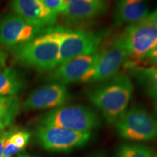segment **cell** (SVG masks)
<instances>
[{"mask_svg":"<svg viewBox=\"0 0 157 157\" xmlns=\"http://www.w3.org/2000/svg\"><path fill=\"white\" fill-rule=\"evenodd\" d=\"M127 57V52L116 39L111 48L99 53L95 63L79 78L78 82L94 84L113 77Z\"/></svg>","mask_w":157,"mask_h":157,"instance_id":"obj_8","label":"cell"},{"mask_svg":"<svg viewBox=\"0 0 157 157\" xmlns=\"http://www.w3.org/2000/svg\"><path fill=\"white\" fill-rule=\"evenodd\" d=\"M151 157H157V154H153Z\"/></svg>","mask_w":157,"mask_h":157,"instance_id":"obj_28","label":"cell"},{"mask_svg":"<svg viewBox=\"0 0 157 157\" xmlns=\"http://www.w3.org/2000/svg\"><path fill=\"white\" fill-rule=\"evenodd\" d=\"M133 93V84L127 74H117L87 92L90 101L101 111L109 124H116L126 112Z\"/></svg>","mask_w":157,"mask_h":157,"instance_id":"obj_1","label":"cell"},{"mask_svg":"<svg viewBox=\"0 0 157 157\" xmlns=\"http://www.w3.org/2000/svg\"><path fill=\"white\" fill-rule=\"evenodd\" d=\"M99 53L81 56L59 65L48 76V80L66 84L78 82L92 66L95 63Z\"/></svg>","mask_w":157,"mask_h":157,"instance_id":"obj_11","label":"cell"},{"mask_svg":"<svg viewBox=\"0 0 157 157\" xmlns=\"http://www.w3.org/2000/svg\"><path fill=\"white\" fill-rule=\"evenodd\" d=\"M7 140V135H3L0 136V157H2L4 148H5V143Z\"/></svg>","mask_w":157,"mask_h":157,"instance_id":"obj_23","label":"cell"},{"mask_svg":"<svg viewBox=\"0 0 157 157\" xmlns=\"http://www.w3.org/2000/svg\"><path fill=\"white\" fill-rule=\"evenodd\" d=\"M36 136L43 148L52 151H68L84 146L89 142L92 132H81L58 127L41 125Z\"/></svg>","mask_w":157,"mask_h":157,"instance_id":"obj_6","label":"cell"},{"mask_svg":"<svg viewBox=\"0 0 157 157\" xmlns=\"http://www.w3.org/2000/svg\"><path fill=\"white\" fill-rule=\"evenodd\" d=\"M70 99L68 90L64 84H47L34 90L23 103L25 110L55 109L63 105Z\"/></svg>","mask_w":157,"mask_h":157,"instance_id":"obj_10","label":"cell"},{"mask_svg":"<svg viewBox=\"0 0 157 157\" xmlns=\"http://www.w3.org/2000/svg\"><path fill=\"white\" fill-rule=\"evenodd\" d=\"M147 18L152 23H154L156 26H157V9L153 12L151 14H149L148 17Z\"/></svg>","mask_w":157,"mask_h":157,"instance_id":"obj_24","label":"cell"},{"mask_svg":"<svg viewBox=\"0 0 157 157\" xmlns=\"http://www.w3.org/2000/svg\"><path fill=\"white\" fill-rule=\"evenodd\" d=\"M29 137H30L29 133L21 131V132H17L12 135L8 139L10 140V142L18 147L20 149H22L27 144Z\"/></svg>","mask_w":157,"mask_h":157,"instance_id":"obj_20","label":"cell"},{"mask_svg":"<svg viewBox=\"0 0 157 157\" xmlns=\"http://www.w3.org/2000/svg\"><path fill=\"white\" fill-rule=\"evenodd\" d=\"M19 108L20 102L16 96L0 97V129L10 125L18 113Z\"/></svg>","mask_w":157,"mask_h":157,"instance_id":"obj_17","label":"cell"},{"mask_svg":"<svg viewBox=\"0 0 157 157\" xmlns=\"http://www.w3.org/2000/svg\"><path fill=\"white\" fill-rule=\"evenodd\" d=\"M6 58H7V56L5 52L0 51V68L4 67L6 63Z\"/></svg>","mask_w":157,"mask_h":157,"instance_id":"obj_25","label":"cell"},{"mask_svg":"<svg viewBox=\"0 0 157 157\" xmlns=\"http://www.w3.org/2000/svg\"><path fill=\"white\" fill-rule=\"evenodd\" d=\"M153 150L150 147L139 143L124 144L119 148L116 157H151Z\"/></svg>","mask_w":157,"mask_h":157,"instance_id":"obj_18","label":"cell"},{"mask_svg":"<svg viewBox=\"0 0 157 157\" xmlns=\"http://www.w3.org/2000/svg\"><path fill=\"white\" fill-rule=\"evenodd\" d=\"M117 40L128 56L141 60L157 44V26L146 18L129 25Z\"/></svg>","mask_w":157,"mask_h":157,"instance_id":"obj_5","label":"cell"},{"mask_svg":"<svg viewBox=\"0 0 157 157\" xmlns=\"http://www.w3.org/2000/svg\"><path fill=\"white\" fill-rule=\"evenodd\" d=\"M39 1H40V2H44V0H39Z\"/></svg>","mask_w":157,"mask_h":157,"instance_id":"obj_30","label":"cell"},{"mask_svg":"<svg viewBox=\"0 0 157 157\" xmlns=\"http://www.w3.org/2000/svg\"><path fill=\"white\" fill-rule=\"evenodd\" d=\"M119 136L135 141H149L157 137V122L146 109L133 105L115 124Z\"/></svg>","mask_w":157,"mask_h":157,"instance_id":"obj_4","label":"cell"},{"mask_svg":"<svg viewBox=\"0 0 157 157\" xmlns=\"http://www.w3.org/2000/svg\"><path fill=\"white\" fill-rule=\"evenodd\" d=\"M107 0H68L63 15L70 22H79L106 13Z\"/></svg>","mask_w":157,"mask_h":157,"instance_id":"obj_13","label":"cell"},{"mask_svg":"<svg viewBox=\"0 0 157 157\" xmlns=\"http://www.w3.org/2000/svg\"><path fill=\"white\" fill-rule=\"evenodd\" d=\"M11 8L26 22L44 29L53 25L58 17L39 0H12Z\"/></svg>","mask_w":157,"mask_h":157,"instance_id":"obj_12","label":"cell"},{"mask_svg":"<svg viewBox=\"0 0 157 157\" xmlns=\"http://www.w3.org/2000/svg\"><path fill=\"white\" fill-rule=\"evenodd\" d=\"M68 2V0H44L43 4L51 13L58 16L66 8Z\"/></svg>","mask_w":157,"mask_h":157,"instance_id":"obj_19","label":"cell"},{"mask_svg":"<svg viewBox=\"0 0 157 157\" xmlns=\"http://www.w3.org/2000/svg\"><path fill=\"white\" fill-rule=\"evenodd\" d=\"M101 41L102 36L98 33L66 29L60 43L58 66L78 56L96 54Z\"/></svg>","mask_w":157,"mask_h":157,"instance_id":"obj_7","label":"cell"},{"mask_svg":"<svg viewBox=\"0 0 157 157\" xmlns=\"http://www.w3.org/2000/svg\"><path fill=\"white\" fill-rule=\"evenodd\" d=\"M18 157H31V156H29V155H25V154H24V155H21V156H19Z\"/></svg>","mask_w":157,"mask_h":157,"instance_id":"obj_27","label":"cell"},{"mask_svg":"<svg viewBox=\"0 0 157 157\" xmlns=\"http://www.w3.org/2000/svg\"><path fill=\"white\" fill-rule=\"evenodd\" d=\"M66 29L56 27L45 29L41 34L17 49L18 63L39 71L53 70L58 66L62 37Z\"/></svg>","mask_w":157,"mask_h":157,"instance_id":"obj_2","label":"cell"},{"mask_svg":"<svg viewBox=\"0 0 157 157\" xmlns=\"http://www.w3.org/2000/svg\"><path fill=\"white\" fill-rule=\"evenodd\" d=\"M24 86V80L14 68L0 71V97L15 95Z\"/></svg>","mask_w":157,"mask_h":157,"instance_id":"obj_15","label":"cell"},{"mask_svg":"<svg viewBox=\"0 0 157 157\" xmlns=\"http://www.w3.org/2000/svg\"><path fill=\"white\" fill-rule=\"evenodd\" d=\"M99 157H103V156H99Z\"/></svg>","mask_w":157,"mask_h":157,"instance_id":"obj_31","label":"cell"},{"mask_svg":"<svg viewBox=\"0 0 157 157\" xmlns=\"http://www.w3.org/2000/svg\"><path fill=\"white\" fill-rule=\"evenodd\" d=\"M148 61H149V63H151L154 65H157V58L150 59V60H148Z\"/></svg>","mask_w":157,"mask_h":157,"instance_id":"obj_26","label":"cell"},{"mask_svg":"<svg viewBox=\"0 0 157 157\" xmlns=\"http://www.w3.org/2000/svg\"><path fill=\"white\" fill-rule=\"evenodd\" d=\"M149 9L146 0H117L113 13L116 25L133 24L146 19Z\"/></svg>","mask_w":157,"mask_h":157,"instance_id":"obj_14","label":"cell"},{"mask_svg":"<svg viewBox=\"0 0 157 157\" xmlns=\"http://www.w3.org/2000/svg\"><path fill=\"white\" fill-rule=\"evenodd\" d=\"M157 58V44L154 47V48H152L148 53L145 55L143 57L142 59H146V60H150V59L153 58Z\"/></svg>","mask_w":157,"mask_h":157,"instance_id":"obj_22","label":"cell"},{"mask_svg":"<svg viewBox=\"0 0 157 157\" xmlns=\"http://www.w3.org/2000/svg\"><path fill=\"white\" fill-rule=\"evenodd\" d=\"M133 76L146 93L157 102V68H138L133 72Z\"/></svg>","mask_w":157,"mask_h":157,"instance_id":"obj_16","label":"cell"},{"mask_svg":"<svg viewBox=\"0 0 157 157\" xmlns=\"http://www.w3.org/2000/svg\"><path fill=\"white\" fill-rule=\"evenodd\" d=\"M45 30L30 24L17 15H7L0 21V42L7 46L23 44Z\"/></svg>","mask_w":157,"mask_h":157,"instance_id":"obj_9","label":"cell"},{"mask_svg":"<svg viewBox=\"0 0 157 157\" xmlns=\"http://www.w3.org/2000/svg\"><path fill=\"white\" fill-rule=\"evenodd\" d=\"M100 118L93 109L83 105H72L52 110L40 117L45 126L58 127L81 132H92L100 125Z\"/></svg>","mask_w":157,"mask_h":157,"instance_id":"obj_3","label":"cell"},{"mask_svg":"<svg viewBox=\"0 0 157 157\" xmlns=\"http://www.w3.org/2000/svg\"><path fill=\"white\" fill-rule=\"evenodd\" d=\"M21 150L18 147H17L8 138L5 141V148H4V152L2 157H12L13 155L17 154Z\"/></svg>","mask_w":157,"mask_h":157,"instance_id":"obj_21","label":"cell"},{"mask_svg":"<svg viewBox=\"0 0 157 157\" xmlns=\"http://www.w3.org/2000/svg\"><path fill=\"white\" fill-rule=\"evenodd\" d=\"M155 110H156V112L157 113V105H156V108H155Z\"/></svg>","mask_w":157,"mask_h":157,"instance_id":"obj_29","label":"cell"}]
</instances>
